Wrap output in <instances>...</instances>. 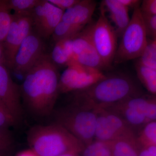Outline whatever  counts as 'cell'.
I'll list each match as a JSON object with an SVG mask.
<instances>
[{"label":"cell","instance_id":"cell-7","mask_svg":"<svg viewBox=\"0 0 156 156\" xmlns=\"http://www.w3.org/2000/svg\"><path fill=\"white\" fill-rule=\"evenodd\" d=\"M102 71L72 61L59 77V94L72 92L91 87L105 78Z\"/></svg>","mask_w":156,"mask_h":156},{"label":"cell","instance_id":"cell-11","mask_svg":"<svg viewBox=\"0 0 156 156\" xmlns=\"http://www.w3.org/2000/svg\"><path fill=\"white\" fill-rule=\"evenodd\" d=\"M43 39L33 30L24 39L17 51L12 69L24 76L44 53Z\"/></svg>","mask_w":156,"mask_h":156},{"label":"cell","instance_id":"cell-15","mask_svg":"<svg viewBox=\"0 0 156 156\" xmlns=\"http://www.w3.org/2000/svg\"><path fill=\"white\" fill-rule=\"evenodd\" d=\"M103 109L119 116L136 131V134L146 123L144 115L135 109L128 106L123 100L105 107Z\"/></svg>","mask_w":156,"mask_h":156},{"label":"cell","instance_id":"cell-21","mask_svg":"<svg viewBox=\"0 0 156 156\" xmlns=\"http://www.w3.org/2000/svg\"><path fill=\"white\" fill-rule=\"evenodd\" d=\"M8 0H0V45L8 34L12 20V14ZM2 46V45H1Z\"/></svg>","mask_w":156,"mask_h":156},{"label":"cell","instance_id":"cell-24","mask_svg":"<svg viewBox=\"0 0 156 156\" xmlns=\"http://www.w3.org/2000/svg\"><path fill=\"white\" fill-rule=\"evenodd\" d=\"M15 140L10 128L0 126V156H11Z\"/></svg>","mask_w":156,"mask_h":156},{"label":"cell","instance_id":"cell-14","mask_svg":"<svg viewBox=\"0 0 156 156\" xmlns=\"http://www.w3.org/2000/svg\"><path fill=\"white\" fill-rule=\"evenodd\" d=\"M105 12L115 25V30L118 37L122 35L130 22L129 9L122 5L119 0H104L101 3Z\"/></svg>","mask_w":156,"mask_h":156},{"label":"cell","instance_id":"cell-32","mask_svg":"<svg viewBox=\"0 0 156 156\" xmlns=\"http://www.w3.org/2000/svg\"><path fill=\"white\" fill-rule=\"evenodd\" d=\"M119 2L128 9H136L139 8L141 4V1L139 0H119Z\"/></svg>","mask_w":156,"mask_h":156},{"label":"cell","instance_id":"cell-6","mask_svg":"<svg viewBox=\"0 0 156 156\" xmlns=\"http://www.w3.org/2000/svg\"><path fill=\"white\" fill-rule=\"evenodd\" d=\"M100 9L99 17L92 24V36L95 49L106 69L111 66L114 60L118 37L101 5Z\"/></svg>","mask_w":156,"mask_h":156},{"label":"cell","instance_id":"cell-25","mask_svg":"<svg viewBox=\"0 0 156 156\" xmlns=\"http://www.w3.org/2000/svg\"><path fill=\"white\" fill-rule=\"evenodd\" d=\"M81 156H115L106 143L94 140L85 147Z\"/></svg>","mask_w":156,"mask_h":156},{"label":"cell","instance_id":"cell-16","mask_svg":"<svg viewBox=\"0 0 156 156\" xmlns=\"http://www.w3.org/2000/svg\"><path fill=\"white\" fill-rule=\"evenodd\" d=\"M74 37L63 39L55 43L50 56L56 66L67 67L73 61V40Z\"/></svg>","mask_w":156,"mask_h":156},{"label":"cell","instance_id":"cell-12","mask_svg":"<svg viewBox=\"0 0 156 156\" xmlns=\"http://www.w3.org/2000/svg\"><path fill=\"white\" fill-rule=\"evenodd\" d=\"M0 99L9 109L17 127L22 124L23 108L20 87L12 80L8 68L0 65Z\"/></svg>","mask_w":156,"mask_h":156},{"label":"cell","instance_id":"cell-18","mask_svg":"<svg viewBox=\"0 0 156 156\" xmlns=\"http://www.w3.org/2000/svg\"><path fill=\"white\" fill-rule=\"evenodd\" d=\"M109 123L123 139L136 140V133L126 121L113 112L101 108Z\"/></svg>","mask_w":156,"mask_h":156},{"label":"cell","instance_id":"cell-9","mask_svg":"<svg viewBox=\"0 0 156 156\" xmlns=\"http://www.w3.org/2000/svg\"><path fill=\"white\" fill-rule=\"evenodd\" d=\"M91 22L73 40V61L79 64L102 71L105 69L93 44Z\"/></svg>","mask_w":156,"mask_h":156},{"label":"cell","instance_id":"cell-22","mask_svg":"<svg viewBox=\"0 0 156 156\" xmlns=\"http://www.w3.org/2000/svg\"><path fill=\"white\" fill-rule=\"evenodd\" d=\"M136 59L137 63L156 69V40L148 38L145 49Z\"/></svg>","mask_w":156,"mask_h":156},{"label":"cell","instance_id":"cell-35","mask_svg":"<svg viewBox=\"0 0 156 156\" xmlns=\"http://www.w3.org/2000/svg\"><path fill=\"white\" fill-rule=\"evenodd\" d=\"M58 156H81L80 154L76 153H68L64 154Z\"/></svg>","mask_w":156,"mask_h":156},{"label":"cell","instance_id":"cell-3","mask_svg":"<svg viewBox=\"0 0 156 156\" xmlns=\"http://www.w3.org/2000/svg\"><path fill=\"white\" fill-rule=\"evenodd\" d=\"M27 141L31 149L39 156L81 154L86 147L65 128L55 122L32 127L27 133Z\"/></svg>","mask_w":156,"mask_h":156},{"label":"cell","instance_id":"cell-2","mask_svg":"<svg viewBox=\"0 0 156 156\" xmlns=\"http://www.w3.org/2000/svg\"><path fill=\"white\" fill-rule=\"evenodd\" d=\"M72 93L71 103L95 110L144 94L132 78L121 73L106 75L91 87Z\"/></svg>","mask_w":156,"mask_h":156},{"label":"cell","instance_id":"cell-19","mask_svg":"<svg viewBox=\"0 0 156 156\" xmlns=\"http://www.w3.org/2000/svg\"><path fill=\"white\" fill-rule=\"evenodd\" d=\"M136 75L141 84L151 95L156 94V69L135 62Z\"/></svg>","mask_w":156,"mask_h":156},{"label":"cell","instance_id":"cell-33","mask_svg":"<svg viewBox=\"0 0 156 156\" xmlns=\"http://www.w3.org/2000/svg\"><path fill=\"white\" fill-rule=\"evenodd\" d=\"M15 156H39L30 148L19 152Z\"/></svg>","mask_w":156,"mask_h":156},{"label":"cell","instance_id":"cell-5","mask_svg":"<svg viewBox=\"0 0 156 156\" xmlns=\"http://www.w3.org/2000/svg\"><path fill=\"white\" fill-rule=\"evenodd\" d=\"M113 62L119 64L141 55L147 42V37L140 7L134 9L129 24L122 35Z\"/></svg>","mask_w":156,"mask_h":156},{"label":"cell","instance_id":"cell-8","mask_svg":"<svg viewBox=\"0 0 156 156\" xmlns=\"http://www.w3.org/2000/svg\"><path fill=\"white\" fill-rule=\"evenodd\" d=\"M32 30L31 13L12 14L9 31L1 45L7 68L12 69L14 58L20 45Z\"/></svg>","mask_w":156,"mask_h":156},{"label":"cell","instance_id":"cell-10","mask_svg":"<svg viewBox=\"0 0 156 156\" xmlns=\"http://www.w3.org/2000/svg\"><path fill=\"white\" fill-rule=\"evenodd\" d=\"M63 13L47 0H40L31 13L33 30L42 39L48 38L61 21Z\"/></svg>","mask_w":156,"mask_h":156},{"label":"cell","instance_id":"cell-4","mask_svg":"<svg viewBox=\"0 0 156 156\" xmlns=\"http://www.w3.org/2000/svg\"><path fill=\"white\" fill-rule=\"evenodd\" d=\"M55 123L60 125L83 143L85 146L95 140L97 109H91L70 102L54 111Z\"/></svg>","mask_w":156,"mask_h":156},{"label":"cell","instance_id":"cell-34","mask_svg":"<svg viewBox=\"0 0 156 156\" xmlns=\"http://www.w3.org/2000/svg\"><path fill=\"white\" fill-rule=\"evenodd\" d=\"M0 65L4 66L6 67L5 60L4 57L2 48L1 45H0Z\"/></svg>","mask_w":156,"mask_h":156},{"label":"cell","instance_id":"cell-1","mask_svg":"<svg viewBox=\"0 0 156 156\" xmlns=\"http://www.w3.org/2000/svg\"><path fill=\"white\" fill-rule=\"evenodd\" d=\"M23 77L20 86L23 108L37 119L53 114L59 94L60 75L50 55L44 53Z\"/></svg>","mask_w":156,"mask_h":156},{"label":"cell","instance_id":"cell-26","mask_svg":"<svg viewBox=\"0 0 156 156\" xmlns=\"http://www.w3.org/2000/svg\"><path fill=\"white\" fill-rule=\"evenodd\" d=\"M40 0H8L11 11L16 14H30Z\"/></svg>","mask_w":156,"mask_h":156},{"label":"cell","instance_id":"cell-17","mask_svg":"<svg viewBox=\"0 0 156 156\" xmlns=\"http://www.w3.org/2000/svg\"><path fill=\"white\" fill-rule=\"evenodd\" d=\"M105 142L115 156H138L140 147L136 140L121 139Z\"/></svg>","mask_w":156,"mask_h":156},{"label":"cell","instance_id":"cell-28","mask_svg":"<svg viewBox=\"0 0 156 156\" xmlns=\"http://www.w3.org/2000/svg\"><path fill=\"white\" fill-rule=\"evenodd\" d=\"M141 15L148 38L156 40V15Z\"/></svg>","mask_w":156,"mask_h":156},{"label":"cell","instance_id":"cell-20","mask_svg":"<svg viewBox=\"0 0 156 156\" xmlns=\"http://www.w3.org/2000/svg\"><path fill=\"white\" fill-rule=\"evenodd\" d=\"M136 141L140 147L156 146V121L146 123L139 130Z\"/></svg>","mask_w":156,"mask_h":156},{"label":"cell","instance_id":"cell-30","mask_svg":"<svg viewBox=\"0 0 156 156\" xmlns=\"http://www.w3.org/2000/svg\"><path fill=\"white\" fill-rule=\"evenodd\" d=\"M48 1L64 12L75 5L79 0H48Z\"/></svg>","mask_w":156,"mask_h":156},{"label":"cell","instance_id":"cell-13","mask_svg":"<svg viewBox=\"0 0 156 156\" xmlns=\"http://www.w3.org/2000/svg\"><path fill=\"white\" fill-rule=\"evenodd\" d=\"M96 7V2L93 0H79L75 5L64 11L61 20L84 28L92 22Z\"/></svg>","mask_w":156,"mask_h":156},{"label":"cell","instance_id":"cell-31","mask_svg":"<svg viewBox=\"0 0 156 156\" xmlns=\"http://www.w3.org/2000/svg\"><path fill=\"white\" fill-rule=\"evenodd\" d=\"M138 156H156V146L140 147Z\"/></svg>","mask_w":156,"mask_h":156},{"label":"cell","instance_id":"cell-23","mask_svg":"<svg viewBox=\"0 0 156 156\" xmlns=\"http://www.w3.org/2000/svg\"><path fill=\"white\" fill-rule=\"evenodd\" d=\"M84 28L75 26L61 20L52 34L53 41L56 43L63 39L74 37Z\"/></svg>","mask_w":156,"mask_h":156},{"label":"cell","instance_id":"cell-29","mask_svg":"<svg viewBox=\"0 0 156 156\" xmlns=\"http://www.w3.org/2000/svg\"><path fill=\"white\" fill-rule=\"evenodd\" d=\"M141 14L156 15V0H144L140 6Z\"/></svg>","mask_w":156,"mask_h":156},{"label":"cell","instance_id":"cell-27","mask_svg":"<svg viewBox=\"0 0 156 156\" xmlns=\"http://www.w3.org/2000/svg\"><path fill=\"white\" fill-rule=\"evenodd\" d=\"M0 126L17 127L14 118L5 103L0 99Z\"/></svg>","mask_w":156,"mask_h":156}]
</instances>
